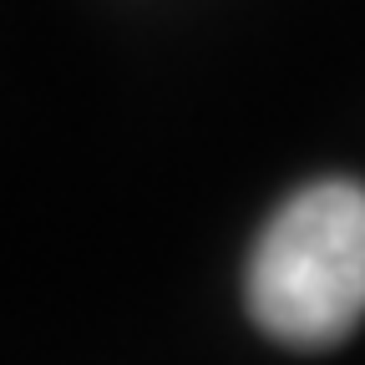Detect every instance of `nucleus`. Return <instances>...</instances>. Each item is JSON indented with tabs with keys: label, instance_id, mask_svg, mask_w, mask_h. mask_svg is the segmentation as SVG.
Listing matches in <instances>:
<instances>
[{
	"label": "nucleus",
	"instance_id": "nucleus-1",
	"mask_svg": "<svg viewBox=\"0 0 365 365\" xmlns=\"http://www.w3.org/2000/svg\"><path fill=\"white\" fill-rule=\"evenodd\" d=\"M249 314L299 350L340 345L365 314V188L325 178L294 193L254 244Z\"/></svg>",
	"mask_w": 365,
	"mask_h": 365
}]
</instances>
